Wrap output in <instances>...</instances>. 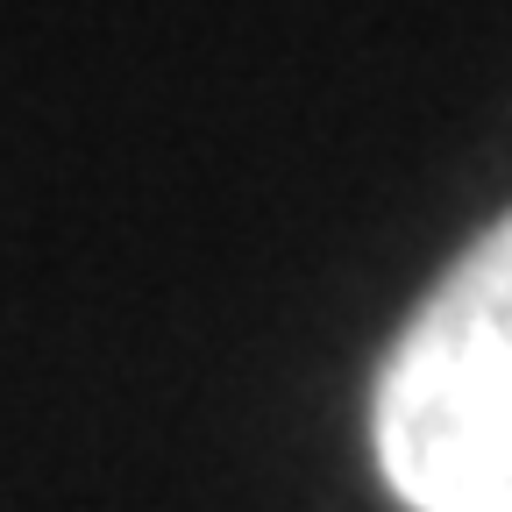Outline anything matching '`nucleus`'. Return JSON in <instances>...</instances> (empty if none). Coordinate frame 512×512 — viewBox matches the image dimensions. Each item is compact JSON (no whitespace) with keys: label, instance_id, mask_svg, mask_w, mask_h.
<instances>
[{"label":"nucleus","instance_id":"f257e3e1","mask_svg":"<svg viewBox=\"0 0 512 512\" xmlns=\"http://www.w3.org/2000/svg\"><path fill=\"white\" fill-rule=\"evenodd\" d=\"M370 448L406 512H512V214L392 342Z\"/></svg>","mask_w":512,"mask_h":512}]
</instances>
